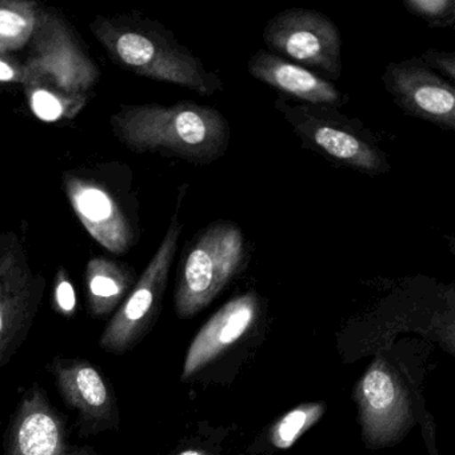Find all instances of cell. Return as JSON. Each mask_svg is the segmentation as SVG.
Segmentation results:
<instances>
[{
    "label": "cell",
    "mask_w": 455,
    "mask_h": 455,
    "mask_svg": "<svg viewBox=\"0 0 455 455\" xmlns=\"http://www.w3.org/2000/svg\"><path fill=\"white\" fill-rule=\"evenodd\" d=\"M110 124L119 142L134 153L164 154L194 164H214L231 140L230 124L220 110L191 100L124 106Z\"/></svg>",
    "instance_id": "obj_1"
},
{
    "label": "cell",
    "mask_w": 455,
    "mask_h": 455,
    "mask_svg": "<svg viewBox=\"0 0 455 455\" xmlns=\"http://www.w3.org/2000/svg\"><path fill=\"white\" fill-rule=\"evenodd\" d=\"M92 31L106 52L132 73L185 87L204 97L222 92L223 81L159 23L98 18Z\"/></svg>",
    "instance_id": "obj_2"
},
{
    "label": "cell",
    "mask_w": 455,
    "mask_h": 455,
    "mask_svg": "<svg viewBox=\"0 0 455 455\" xmlns=\"http://www.w3.org/2000/svg\"><path fill=\"white\" fill-rule=\"evenodd\" d=\"M246 257V238L238 223L218 220L202 228L180 262L174 294L178 315L190 318L209 306L241 273Z\"/></svg>",
    "instance_id": "obj_3"
},
{
    "label": "cell",
    "mask_w": 455,
    "mask_h": 455,
    "mask_svg": "<svg viewBox=\"0 0 455 455\" xmlns=\"http://www.w3.org/2000/svg\"><path fill=\"white\" fill-rule=\"evenodd\" d=\"M274 108L308 150L332 164L367 175L387 174L390 162L371 132L358 119L329 106L307 105L278 98Z\"/></svg>",
    "instance_id": "obj_4"
},
{
    "label": "cell",
    "mask_w": 455,
    "mask_h": 455,
    "mask_svg": "<svg viewBox=\"0 0 455 455\" xmlns=\"http://www.w3.org/2000/svg\"><path fill=\"white\" fill-rule=\"evenodd\" d=\"M182 230L178 207L148 267L103 330L100 339L102 350L122 355L150 329L161 308Z\"/></svg>",
    "instance_id": "obj_5"
},
{
    "label": "cell",
    "mask_w": 455,
    "mask_h": 455,
    "mask_svg": "<svg viewBox=\"0 0 455 455\" xmlns=\"http://www.w3.org/2000/svg\"><path fill=\"white\" fill-rule=\"evenodd\" d=\"M31 52L25 66L34 84H47L66 94L87 95L100 81L92 58L68 23L57 12L39 7Z\"/></svg>",
    "instance_id": "obj_6"
},
{
    "label": "cell",
    "mask_w": 455,
    "mask_h": 455,
    "mask_svg": "<svg viewBox=\"0 0 455 455\" xmlns=\"http://www.w3.org/2000/svg\"><path fill=\"white\" fill-rule=\"evenodd\" d=\"M267 52L297 63L322 78L342 76V36L339 28L316 10H284L263 28Z\"/></svg>",
    "instance_id": "obj_7"
},
{
    "label": "cell",
    "mask_w": 455,
    "mask_h": 455,
    "mask_svg": "<svg viewBox=\"0 0 455 455\" xmlns=\"http://www.w3.org/2000/svg\"><path fill=\"white\" fill-rule=\"evenodd\" d=\"M44 287L20 239L14 234L0 236V372L28 338Z\"/></svg>",
    "instance_id": "obj_8"
},
{
    "label": "cell",
    "mask_w": 455,
    "mask_h": 455,
    "mask_svg": "<svg viewBox=\"0 0 455 455\" xmlns=\"http://www.w3.org/2000/svg\"><path fill=\"white\" fill-rule=\"evenodd\" d=\"M63 402L78 414L79 435L118 430V403L100 370L79 358L55 356L49 366Z\"/></svg>",
    "instance_id": "obj_9"
},
{
    "label": "cell",
    "mask_w": 455,
    "mask_h": 455,
    "mask_svg": "<svg viewBox=\"0 0 455 455\" xmlns=\"http://www.w3.org/2000/svg\"><path fill=\"white\" fill-rule=\"evenodd\" d=\"M382 84L407 116L442 130H455L454 84L428 68L420 58L388 63Z\"/></svg>",
    "instance_id": "obj_10"
},
{
    "label": "cell",
    "mask_w": 455,
    "mask_h": 455,
    "mask_svg": "<svg viewBox=\"0 0 455 455\" xmlns=\"http://www.w3.org/2000/svg\"><path fill=\"white\" fill-rule=\"evenodd\" d=\"M4 455H100L70 441L65 418L38 385L26 391L7 428Z\"/></svg>",
    "instance_id": "obj_11"
},
{
    "label": "cell",
    "mask_w": 455,
    "mask_h": 455,
    "mask_svg": "<svg viewBox=\"0 0 455 455\" xmlns=\"http://www.w3.org/2000/svg\"><path fill=\"white\" fill-rule=\"evenodd\" d=\"M66 194L87 233L113 254H124L137 241V225L105 183L74 172L65 175Z\"/></svg>",
    "instance_id": "obj_12"
},
{
    "label": "cell",
    "mask_w": 455,
    "mask_h": 455,
    "mask_svg": "<svg viewBox=\"0 0 455 455\" xmlns=\"http://www.w3.org/2000/svg\"><path fill=\"white\" fill-rule=\"evenodd\" d=\"M359 419L370 446L395 441L410 423V402L395 372L377 359L358 382L355 390Z\"/></svg>",
    "instance_id": "obj_13"
},
{
    "label": "cell",
    "mask_w": 455,
    "mask_h": 455,
    "mask_svg": "<svg viewBox=\"0 0 455 455\" xmlns=\"http://www.w3.org/2000/svg\"><path fill=\"white\" fill-rule=\"evenodd\" d=\"M259 310L255 292H246L226 303L202 327L191 343L183 364L182 379H188L241 339L254 324Z\"/></svg>",
    "instance_id": "obj_14"
},
{
    "label": "cell",
    "mask_w": 455,
    "mask_h": 455,
    "mask_svg": "<svg viewBox=\"0 0 455 455\" xmlns=\"http://www.w3.org/2000/svg\"><path fill=\"white\" fill-rule=\"evenodd\" d=\"M247 71L260 84L298 102L338 108L345 100V95L331 82L267 50H259L250 58Z\"/></svg>",
    "instance_id": "obj_15"
},
{
    "label": "cell",
    "mask_w": 455,
    "mask_h": 455,
    "mask_svg": "<svg viewBox=\"0 0 455 455\" xmlns=\"http://www.w3.org/2000/svg\"><path fill=\"white\" fill-rule=\"evenodd\" d=\"M137 281V274L132 266L110 258H92L86 266L84 284L92 318H105L114 313Z\"/></svg>",
    "instance_id": "obj_16"
},
{
    "label": "cell",
    "mask_w": 455,
    "mask_h": 455,
    "mask_svg": "<svg viewBox=\"0 0 455 455\" xmlns=\"http://www.w3.org/2000/svg\"><path fill=\"white\" fill-rule=\"evenodd\" d=\"M39 6L28 0H0V54L18 52L30 44Z\"/></svg>",
    "instance_id": "obj_17"
},
{
    "label": "cell",
    "mask_w": 455,
    "mask_h": 455,
    "mask_svg": "<svg viewBox=\"0 0 455 455\" xmlns=\"http://www.w3.org/2000/svg\"><path fill=\"white\" fill-rule=\"evenodd\" d=\"M31 111L44 122L73 119L86 106L87 95L66 94L47 84L26 87Z\"/></svg>",
    "instance_id": "obj_18"
},
{
    "label": "cell",
    "mask_w": 455,
    "mask_h": 455,
    "mask_svg": "<svg viewBox=\"0 0 455 455\" xmlns=\"http://www.w3.org/2000/svg\"><path fill=\"white\" fill-rule=\"evenodd\" d=\"M323 412L321 403H306L291 410L271 428V443L278 449H289L321 419Z\"/></svg>",
    "instance_id": "obj_19"
},
{
    "label": "cell",
    "mask_w": 455,
    "mask_h": 455,
    "mask_svg": "<svg viewBox=\"0 0 455 455\" xmlns=\"http://www.w3.org/2000/svg\"><path fill=\"white\" fill-rule=\"evenodd\" d=\"M403 6L410 14L431 28H451L454 25V0H404Z\"/></svg>",
    "instance_id": "obj_20"
},
{
    "label": "cell",
    "mask_w": 455,
    "mask_h": 455,
    "mask_svg": "<svg viewBox=\"0 0 455 455\" xmlns=\"http://www.w3.org/2000/svg\"><path fill=\"white\" fill-rule=\"evenodd\" d=\"M52 308L65 318L76 316V308H78L76 289L65 267H60L55 276Z\"/></svg>",
    "instance_id": "obj_21"
},
{
    "label": "cell",
    "mask_w": 455,
    "mask_h": 455,
    "mask_svg": "<svg viewBox=\"0 0 455 455\" xmlns=\"http://www.w3.org/2000/svg\"><path fill=\"white\" fill-rule=\"evenodd\" d=\"M420 60L431 70H436L449 78L450 84L455 81V54L454 52H439V50H427L423 52ZM435 71V73H436Z\"/></svg>",
    "instance_id": "obj_22"
},
{
    "label": "cell",
    "mask_w": 455,
    "mask_h": 455,
    "mask_svg": "<svg viewBox=\"0 0 455 455\" xmlns=\"http://www.w3.org/2000/svg\"><path fill=\"white\" fill-rule=\"evenodd\" d=\"M0 82L4 84H18L23 86H33V76L26 68L25 63L12 62L7 55L0 54Z\"/></svg>",
    "instance_id": "obj_23"
},
{
    "label": "cell",
    "mask_w": 455,
    "mask_h": 455,
    "mask_svg": "<svg viewBox=\"0 0 455 455\" xmlns=\"http://www.w3.org/2000/svg\"><path fill=\"white\" fill-rule=\"evenodd\" d=\"M180 455H206L204 452L198 451V450H186V451L180 452Z\"/></svg>",
    "instance_id": "obj_24"
}]
</instances>
